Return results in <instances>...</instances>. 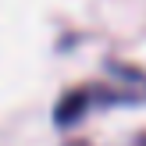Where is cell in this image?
Returning a JSON list of instances; mask_svg holds the SVG:
<instances>
[{
    "mask_svg": "<svg viewBox=\"0 0 146 146\" xmlns=\"http://www.w3.org/2000/svg\"><path fill=\"white\" fill-rule=\"evenodd\" d=\"M125 100V89H107V86H96V89H78L68 93V96L57 104V125H75L89 107H104V104H118Z\"/></svg>",
    "mask_w": 146,
    "mask_h": 146,
    "instance_id": "1",
    "label": "cell"
},
{
    "mask_svg": "<svg viewBox=\"0 0 146 146\" xmlns=\"http://www.w3.org/2000/svg\"><path fill=\"white\" fill-rule=\"evenodd\" d=\"M75 146H86V143H75Z\"/></svg>",
    "mask_w": 146,
    "mask_h": 146,
    "instance_id": "2",
    "label": "cell"
}]
</instances>
